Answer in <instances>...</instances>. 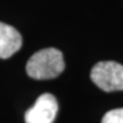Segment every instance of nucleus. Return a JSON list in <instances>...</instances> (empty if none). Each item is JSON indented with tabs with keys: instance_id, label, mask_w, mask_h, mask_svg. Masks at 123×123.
I'll use <instances>...</instances> for the list:
<instances>
[{
	"instance_id": "f257e3e1",
	"label": "nucleus",
	"mask_w": 123,
	"mask_h": 123,
	"mask_svg": "<svg viewBox=\"0 0 123 123\" xmlns=\"http://www.w3.org/2000/svg\"><path fill=\"white\" fill-rule=\"evenodd\" d=\"M65 68L63 54L55 48H47L33 54L26 63V73L35 80L54 79Z\"/></svg>"
},
{
	"instance_id": "f03ea898",
	"label": "nucleus",
	"mask_w": 123,
	"mask_h": 123,
	"mask_svg": "<svg viewBox=\"0 0 123 123\" xmlns=\"http://www.w3.org/2000/svg\"><path fill=\"white\" fill-rule=\"evenodd\" d=\"M92 82L107 92L123 90V65L116 62H99L90 73Z\"/></svg>"
},
{
	"instance_id": "7ed1b4c3",
	"label": "nucleus",
	"mask_w": 123,
	"mask_h": 123,
	"mask_svg": "<svg viewBox=\"0 0 123 123\" xmlns=\"http://www.w3.org/2000/svg\"><path fill=\"white\" fill-rule=\"evenodd\" d=\"M58 112V103L51 93H43L25 113L26 123H53Z\"/></svg>"
},
{
	"instance_id": "20e7f679",
	"label": "nucleus",
	"mask_w": 123,
	"mask_h": 123,
	"mask_svg": "<svg viewBox=\"0 0 123 123\" xmlns=\"http://www.w3.org/2000/svg\"><path fill=\"white\" fill-rule=\"evenodd\" d=\"M22 47V37L15 27L0 22V58L6 59Z\"/></svg>"
},
{
	"instance_id": "39448f33",
	"label": "nucleus",
	"mask_w": 123,
	"mask_h": 123,
	"mask_svg": "<svg viewBox=\"0 0 123 123\" xmlns=\"http://www.w3.org/2000/svg\"><path fill=\"white\" fill-rule=\"evenodd\" d=\"M101 123H123V108H116L107 112Z\"/></svg>"
}]
</instances>
